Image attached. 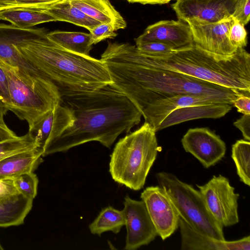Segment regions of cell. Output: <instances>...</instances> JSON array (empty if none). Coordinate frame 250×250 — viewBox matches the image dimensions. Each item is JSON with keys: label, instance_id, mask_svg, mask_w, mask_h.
<instances>
[{"label": "cell", "instance_id": "cell-1", "mask_svg": "<svg viewBox=\"0 0 250 250\" xmlns=\"http://www.w3.org/2000/svg\"><path fill=\"white\" fill-rule=\"evenodd\" d=\"M60 101L69 110L71 121L46 143L42 156L90 141L110 148L121 134L138 125L142 116L126 96L110 84L63 95Z\"/></svg>", "mask_w": 250, "mask_h": 250}, {"label": "cell", "instance_id": "cell-2", "mask_svg": "<svg viewBox=\"0 0 250 250\" xmlns=\"http://www.w3.org/2000/svg\"><path fill=\"white\" fill-rule=\"evenodd\" d=\"M101 60L108 70L110 84L126 96L141 112L154 102L179 94L216 96L231 102L246 93L177 72L158 68L136 60L125 42H108Z\"/></svg>", "mask_w": 250, "mask_h": 250}, {"label": "cell", "instance_id": "cell-3", "mask_svg": "<svg viewBox=\"0 0 250 250\" xmlns=\"http://www.w3.org/2000/svg\"><path fill=\"white\" fill-rule=\"evenodd\" d=\"M125 44L133 57L143 64L250 93V54L244 48H237L230 56H222L205 51L193 43L152 56L141 53L136 45Z\"/></svg>", "mask_w": 250, "mask_h": 250}, {"label": "cell", "instance_id": "cell-4", "mask_svg": "<svg viewBox=\"0 0 250 250\" xmlns=\"http://www.w3.org/2000/svg\"><path fill=\"white\" fill-rule=\"evenodd\" d=\"M42 37L15 45L21 56L57 87L60 96L98 89L112 83L101 60L67 50Z\"/></svg>", "mask_w": 250, "mask_h": 250}, {"label": "cell", "instance_id": "cell-5", "mask_svg": "<svg viewBox=\"0 0 250 250\" xmlns=\"http://www.w3.org/2000/svg\"><path fill=\"white\" fill-rule=\"evenodd\" d=\"M156 132L145 122L116 143L109 163V172L115 182L135 190L144 187L160 151Z\"/></svg>", "mask_w": 250, "mask_h": 250}, {"label": "cell", "instance_id": "cell-6", "mask_svg": "<svg viewBox=\"0 0 250 250\" xmlns=\"http://www.w3.org/2000/svg\"><path fill=\"white\" fill-rule=\"evenodd\" d=\"M2 66L8 82L9 110L29 126L59 104L60 95L50 80L33 78L3 61Z\"/></svg>", "mask_w": 250, "mask_h": 250}, {"label": "cell", "instance_id": "cell-7", "mask_svg": "<svg viewBox=\"0 0 250 250\" xmlns=\"http://www.w3.org/2000/svg\"><path fill=\"white\" fill-rule=\"evenodd\" d=\"M156 176L180 218L198 232L225 240L223 227L213 217L199 190L170 173L160 172Z\"/></svg>", "mask_w": 250, "mask_h": 250}, {"label": "cell", "instance_id": "cell-8", "mask_svg": "<svg viewBox=\"0 0 250 250\" xmlns=\"http://www.w3.org/2000/svg\"><path fill=\"white\" fill-rule=\"evenodd\" d=\"M209 211L222 227H228L239 222L238 200L229 179L219 175L213 176L207 183L197 185Z\"/></svg>", "mask_w": 250, "mask_h": 250}, {"label": "cell", "instance_id": "cell-9", "mask_svg": "<svg viewBox=\"0 0 250 250\" xmlns=\"http://www.w3.org/2000/svg\"><path fill=\"white\" fill-rule=\"evenodd\" d=\"M47 33L44 28H21L0 23V59L19 68L22 73L36 79H48L20 54L15 45L39 39Z\"/></svg>", "mask_w": 250, "mask_h": 250}, {"label": "cell", "instance_id": "cell-10", "mask_svg": "<svg viewBox=\"0 0 250 250\" xmlns=\"http://www.w3.org/2000/svg\"><path fill=\"white\" fill-rule=\"evenodd\" d=\"M157 235L163 240L179 226L180 217L169 196L160 186L147 187L141 194Z\"/></svg>", "mask_w": 250, "mask_h": 250}, {"label": "cell", "instance_id": "cell-11", "mask_svg": "<svg viewBox=\"0 0 250 250\" xmlns=\"http://www.w3.org/2000/svg\"><path fill=\"white\" fill-rule=\"evenodd\" d=\"M234 21L231 16L214 22H201L194 20L185 21L189 26L195 45L207 52L230 56L237 49L230 42L229 31Z\"/></svg>", "mask_w": 250, "mask_h": 250}, {"label": "cell", "instance_id": "cell-12", "mask_svg": "<svg viewBox=\"0 0 250 250\" xmlns=\"http://www.w3.org/2000/svg\"><path fill=\"white\" fill-rule=\"evenodd\" d=\"M124 205L127 232L124 249L135 250L148 244L158 235L144 202L127 195Z\"/></svg>", "mask_w": 250, "mask_h": 250}, {"label": "cell", "instance_id": "cell-13", "mask_svg": "<svg viewBox=\"0 0 250 250\" xmlns=\"http://www.w3.org/2000/svg\"><path fill=\"white\" fill-rule=\"evenodd\" d=\"M181 143L185 150L191 154L206 168L220 161L226 151L225 142L206 127L189 129Z\"/></svg>", "mask_w": 250, "mask_h": 250}, {"label": "cell", "instance_id": "cell-14", "mask_svg": "<svg viewBox=\"0 0 250 250\" xmlns=\"http://www.w3.org/2000/svg\"><path fill=\"white\" fill-rule=\"evenodd\" d=\"M236 0H176L171 5L179 20L214 22L232 16Z\"/></svg>", "mask_w": 250, "mask_h": 250}, {"label": "cell", "instance_id": "cell-15", "mask_svg": "<svg viewBox=\"0 0 250 250\" xmlns=\"http://www.w3.org/2000/svg\"><path fill=\"white\" fill-rule=\"evenodd\" d=\"M218 103L232 104L231 101L221 97L204 94H179L154 102L143 111L142 115L145 122L149 123L157 132L158 126L163 120L176 109Z\"/></svg>", "mask_w": 250, "mask_h": 250}, {"label": "cell", "instance_id": "cell-16", "mask_svg": "<svg viewBox=\"0 0 250 250\" xmlns=\"http://www.w3.org/2000/svg\"><path fill=\"white\" fill-rule=\"evenodd\" d=\"M135 41L136 43L159 42L169 45L174 50L182 49L193 44L189 25L181 20L160 21L150 25Z\"/></svg>", "mask_w": 250, "mask_h": 250}, {"label": "cell", "instance_id": "cell-17", "mask_svg": "<svg viewBox=\"0 0 250 250\" xmlns=\"http://www.w3.org/2000/svg\"><path fill=\"white\" fill-rule=\"evenodd\" d=\"M182 250H250V236L235 241L221 240L198 232L180 218Z\"/></svg>", "mask_w": 250, "mask_h": 250}, {"label": "cell", "instance_id": "cell-18", "mask_svg": "<svg viewBox=\"0 0 250 250\" xmlns=\"http://www.w3.org/2000/svg\"><path fill=\"white\" fill-rule=\"evenodd\" d=\"M227 103L193 105L175 109L161 122L157 131L183 122L203 118L217 119L225 116L232 108Z\"/></svg>", "mask_w": 250, "mask_h": 250}, {"label": "cell", "instance_id": "cell-19", "mask_svg": "<svg viewBox=\"0 0 250 250\" xmlns=\"http://www.w3.org/2000/svg\"><path fill=\"white\" fill-rule=\"evenodd\" d=\"M43 150L39 147L14 154L0 161V179H13L33 172L42 162Z\"/></svg>", "mask_w": 250, "mask_h": 250}, {"label": "cell", "instance_id": "cell-20", "mask_svg": "<svg viewBox=\"0 0 250 250\" xmlns=\"http://www.w3.org/2000/svg\"><path fill=\"white\" fill-rule=\"evenodd\" d=\"M75 7L101 23H110L115 31L126 27V22L109 0H69Z\"/></svg>", "mask_w": 250, "mask_h": 250}, {"label": "cell", "instance_id": "cell-21", "mask_svg": "<svg viewBox=\"0 0 250 250\" xmlns=\"http://www.w3.org/2000/svg\"><path fill=\"white\" fill-rule=\"evenodd\" d=\"M36 10L49 13L57 21L68 22L84 27L89 31L101 23L74 6L69 0L60 1L43 9Z\"/></svg>", "mask_w": 250, "mask_h": 250}, {"label": "cell", "instance_id": "cell-22", "mask_svg": "<svg viewBox=\"0 0 250 250\" xmlns=\"http://www.w3.org/2000/svg\"><path fill=\"white\" fill-rule=\"evenodd\" d=\"M0 20L10 22L21 28H30L36 25L57 21L49 13L28 8H9L0 9Z\"/></svg>", "mask_w": 250, "mask_h": 250}, {"label": "cell", "instance_id": "cell-23", "mask_svg": "<svg viewBox=\"0 0 250 250\" xmlns=\"http://www.w3.org/2000/svg\"><path fill=\"white\" fill-rule=\"evenodd\" d=\"M33 200L19 194L0 202V227L20 225L23 223L32 207Z\"/></svg>", "mask_w": 250, "mask_h": 250}, {"label": "cell", "instance_id": "cell-24", "mask_svg": "<svg viewBox=\"0 0 250 250\" xmlns=\"http://www.w3.org/2000/svg\"><path fill=\"white\" fill-rule=\"evenodd\" d=\"M47 36L64 49L82 55L89 56L93 45L89 33L57 30L47 33Z\"/></svg>", "mask_w": 250, "mask_h": 250}, {"label": "cell", "instance_id": "cell-25", "mask_svg": "<svg viewBox=\"0 0 250 250\" xmlns=\"http://www.w3.org/2000/svg\"><path fill=\"white\" fill-rule=\"evenodd\" d=\"M125 216L123 210H119L112 207L104 208L94 221L89 226L91 233L100 236L106 231L119 233L125 225Z\"/></svg>", "mask_w": 250, "mask_h": 250}, {"label": "cell", "instance_id": "cell-26", "mask_svg": "<svg viewBox=\"0 0 250 250\" xmlns=\"http://www.w3.org/2000/svg\"><path fill=\"white\" fill-rule=\"evenodd\" d=\"M231 157L235 163L240 181L250 186V142L237 141L232 146Z\"/></svg>", "mask_w": 250, "mask_h": 250}, {"label": "cell", "instance_id": "cell-27", "mask_svg": "<svg viewBox=\"0 0 250 250\" xmlns=\"http://www.w3.org/2000/svg\"><path fill=\"white\" fill-rule=\"evenodd\" d=\"M37 147L39 146L28 133L0 142V161L14 154Z\"/></svg>", "mask_w": 250, "mask_h": 250}, {"label": "cell", "instance_id": "cell-28", "mask_svg": "<svg viewBox=\"0 0 250 250\" xmlns=\"http://www.w3.org/2000/svg\"><path fill=\"white\" fill-rule=\"evenodd\" d=\"M14 184L20 193L32 200L37 195L39 180L33 172L21 174L13 178Z\"/></svg>", "mask_w": 250, "mask_h": 250}, {"label": "cell", "instance_id": "cell-29", "mask_svg": "<svg viewBox=\"0 0 250 250\" xmlns=\"http://www.w3.org/2000/svg\"><path fill=\"white\" fill-rule=\"evenodd\" d=\"M63 0H0V9L28 8L42 9Z\"/></svg>", "mask_w": 250, "mask_h": 250}, {"label": "cell", "instance_id": "cell-30", "mask_svg": "<svg viewBox=\"0 0 250 250\" xmlns=\"http://www.w3.org/2000/svg\"><path fill=\"white\" fill-rule=\"evenodd\" d=\"M2 61L0 59V125L8 127L5 124L4 116L9 110L10 100L8 82L2 66Z\"/></svg>", "mask_w": 250, "mask_h": 250}, {"label": "cell", "instance_id": "cell-31", "mask_svg": "<svg viewBox=\"0 0 250 250\" xmlns=\"http://www.w3.org/2000/svg\"><path fill=\"white\" fill-rule=\"evenodd\" d=\"M228 36L230 42L236 49L244 48L247 45V32L245 25L237 20L234 19Z\"/></svg>", "mask_w": 250, "mask_h": 250}, {"label": "cell", "instance_id": "cell-32", "mask_svg": "<svg viewBox=\"0 0 250 250\" xmlns=\"http://www.w3.org/2000/svg\"><path fill=\"white\" fill-rule=\"evenodd\" d=\"M136 46L141 53L152 56L165 54L174 50L165 43L156 41L136 43Z\"/></svg>", "mask_w": 250, "mask_h": 250}, {"label": "cell", "instance_id": "cell-33", "mask_svg": "<svg viewBox=\"0 0 250 250\" xmlns=\"http://www.w3.org/2000/svg\"><path fill=\"white\" fill-rule=\"evenodd\" d=\"M115 31L112 24L101 23L90 31L92 44H97L106 39H114L117 35Z\"/></svg>", "mask_w": 250, "mask_h": 250}, {"label": "cell", "instance_id": "cell-34", "mask_svg": "<svg viewBox=\"0 0 250 250\" xmlns=\"http://www.w3.org/2000/svg\"><path fill=\"white\" fill-rule=\"evenodd\" d=\"M232 17L244 25L247 24L250 19V0H236Z\"/></svg>", "mask_w": 250, "mask_h": 250}, {"label": "cell", "instance_id": "cell-35", "mask_svg": "<svg viewBox=\"0 0 250 250\" xmlns=\"http://www.w3.org/2000/svg\"><path fill=\"white\" fill-rule=\"evenodd\" d=\"M19 194L13 179H0V202L10 199Z\"/></svg>", "mask_w": 250, "mask_h": 250}, {"label": "cell", "instance_id": "cell-36", "mask_svg": "<svg viewBox=\"0 0 250 250\" xmlns=\"http://www.w3.org/2000/svg\"><path fill=\"white\" fill-rule=\"evenodd\" d=\"M233 125L242 132L246 140H250V114H243L239 119L234 122Z\"/></svg>", "mask_w": 250, "mask_h": 250}, {"label": "cell", "instance_id": "cell-37", "mask_svg": "<svg viewBox=\"0 0 250 250\" xmlns=\"http://www.w3.org/2000/svg\"><path fill=\"white\" fill-rule=\"evenodd\" d=\"M232 104L238 112L243 114H250V97L249 95L242 94L232 101Z\"/></svg>", "mask_w": 250, "mask_h": 250}, {"label": "cell", "instance_id": "cell-38", "mask_svg": "<svg viewBox=\"0 0 250 250\" xmlns=\"http://www.w3.org/2000/svg\"><path fill=\"white\" fill-rule=\"evenodd\" d=\"M17 137L16 134L8 127L0 125V142Z\"/></svg>", "mask_w": 250, "mask_h": 250}, {"label": "cell", "instance_id": "cell-39", "mask_svg": "<svg viewBox=\"0 0 250 250\" xmlns=\"http://www.w3.org/2000/svg\"><path fill=\"white\" fill-rule=\"evenodd\" d=\"M129 3H140L143 4H163L169 3L172 0H126Z\"/></svg>", "mask_w": 250, "mask_h": 250}, {"label": "cell", "instance_id": "cell-40", "mask_svg": "<svg viewBox=\"0 0 250 250\" xmlns=\"http://www.w3.org/2000/svg\"><path fill=\"white\" fill-rule=\"evenodd\" d=\"M3 250V248L0 243V250Z\"/></svg>", "mask_w": 250, "mask_h": 250}]
</instances>
